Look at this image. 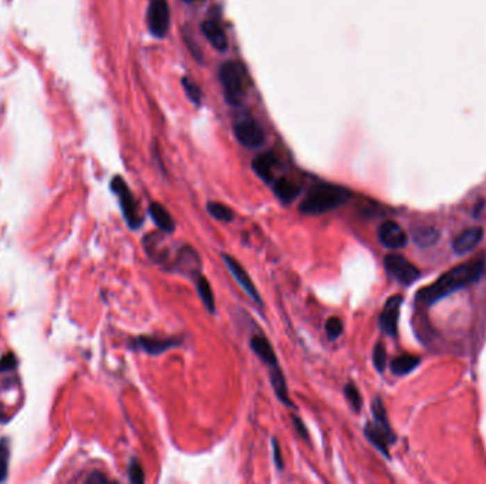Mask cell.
Instances as JSON below:
<instances>
[{"mask_svg": "<svg viewBox=\"0 0 486 484\" xmlns=\"http://www.w3.org/2000/svg\"><path fill=\"white\" fill-rule=\"evenodd\" d=\"M485 269V260L476 259L468 263L460 265L442 274L434 284L426 287L418 293V300L427 304H434L439 299L448 296L473 281H476Z\"/></svg>", "mask_w": 486, "mask_h": 484, "instance_id": "cell-1", "label": "cell"}, {"mask_svg": "<svg viewBox=\"0 0 486 484\" xmlns=\"http://www.w3.org/2000/svg\"><path fill=\"white\" fill-rule=\"evenodd\" d=\"M353 193L350 189L334 183H317L311 186L302 201L299 210L303 215L318 216L333 212L350 201Z\"/></svg>", "mask_w": 486, "mask_h": 484, "instance_id": "cell-2", "label": "cell"}, {"mask_svg": "<svg viewBox=\"0 0 486 484\" xmlns=\"http://www.w3.org/2000/svg\"><path fill=\"white\" fill-rule=\"evenodd\" d=\"M219 80L226 101L231 106H241L248 90V76L242 64L238 61L223 62L219 69Z\"/></svg>", "mask_w": 486, "mask_h": 484, "instance_id": "cell-3", "label": "cell"}, {"mask_svg": "<svg viewBox=\"0 0 486 484\" xmlns=\"http://www.w3.org/2000/svg\"><path fill=\"white\" fill-rule=\"evenodd\" d=\"M373 415L374 422H368L366 425L364 433L381 453H384L388 458V444L394 442V435L391 432L390 424H388L387 413L380 398L374 399L373 402Z\"/></svg>", "mask_w": 486, "mask_h": 484, "instance_id": "cell-4", "label": "cell"}, {"mask_svg": "<svg viewBox=\"0 0 486 484\" xmlns=\"http://www.w3.org/2000/svg\"><path fill=\"white\" fill-rule=\"evenodd\" d=\"M111 190L115 193L117 198H118L121 212H122V216L128 224V228L133 229V231H138L144 223V217L140 213L138 203L133 195V192L129 190L128 185L125 183V181L121 176H115L111 181Z\"/></svg>", "mask_w": 486, "mask_h": 484, "instance_id": "cell-5", "label": "cell"}, {"mask_svg": "<svg viewBox=\"0 0 486 484\" xmlns=\"http://www.w3.org/2000/svg\"><path fill=\"white\" fill-rule=\"evenodd\" d=\"M147 20H148V28L152 36L159 39L165 37L171 23L170 8H168L167 0H149Z\"/></svg>", "mask_w": 486, "mask_h": 484, "instance_id": "cell-6", "label": "cell"}, {"mask_svg": "<svg viewBox=\"0 0 486 484\" xmlns=\"http://www.w3.org/2000/svg\"><path fill=\"white\" fill-rule=\"evenodd\" d=\"M143 243L151 260L162 267L171 269V265L174 262L172 250L170 247L171 244L164 239V236L158 233H149L144 237Z\"/></svg>", "mask_w": 486, "mask_h": 484, "instance_id": "cell-7", "label": "cell"}, {"mask_svg": "<svg viewBox=\"0 0 486 484\" xmlns=\"http://www.w3.org/2000/svg\"><path fill=\"white\" fill-rule=\"evenodd\" d=\"M171 269L175 273H179L182 276L195 280V277L201 274L200 254L191 246L179 247L175 254V259L172 262Z\"/></svg>", "mask_w": 486, "mask_h": 484, "instance_id": "cell-8", "label": "cell"}, {"mask_svg": "<svg viewBox=\"0 0 486 484\" xmlns=\"http://www.w3.org/2000/svg\"><path fill=\"white\" fill-rule=\"evenodd\" d=\"M235 137L236 140L246 148L249 149H254L262 147L265 144L266 135L264 128L261 126L257 121L252 119V118H245L242 121H239L235 128Z\"/></svg>", "mask_w": 486, "mask_h": 484, "instance_id": "cell-9", "label": "cell"}, {"mask_svg": "<svg viewBox=\"0 0 486 484\" xmlns=\"http://www.w3.org/2000/svg\"><path fill=\"white\" fill-rule=\"evenodd\" d=\"M384 266L388 273H390L394 278H397L401 284H405V285L412 284L419 277L418 269L412 263H410L401 254L385 256Z\"/></svg>", "mask_w": 486, "mask_h": 484, "instance_id": "cell-10", "label": "cell"}, {"mask_svg": "<svg viewBox=\"0 0 486 484\" xmlns=\"http://www.w3.org/2000/svg\"><path fill=\"white\" fill-rule=\"evenodd\" d=\"M222 257H223V262H225L226 267H228L229 273L235 277V280H236L238 284L242 287L243 292H245L257 306H261V307H262V306H264L262 297H261V294H259L256 285L253 284L250 276H249L248 272L243 269V266L235 259V257H232V256H229V254L223 253Z\"/></svg>", "mask_w": 486, "mask_h": 484, "instance_id": "cell-11", "label": "cell"}, {"mask_svg": "<svg viewBox=\"0 0 486 484\" xmlns=\"http://www.w3.org/2000/svg\"><path fill=\"white\" fill-rule=\"evenodd\" d=\"M249 345H250L252 351L254 352L256 357L261 360L265 365L269 367V376L276 375V374H282L277 355L266 337H264L262 334H254L250 337Z\"/></svg>", "mask_w": 486, "mask_h": 484, "instance_id": "cell-12", "label": "cell"}, {"mask_svg": "<svg viewBox=\"0 0 486 484\" xmlns=\"http://www.w3.org/2000/svg\"><path fill=\"white\" fill-rule=\"evenodd\" d=\"M403 304V297L401 296H393L387 300L382 312L380 315V328L390 337L397 335V324H398V317H400V310Z\"/></svg>", "mask_w": 486, "mask_h": 484, "instance_id": "cell-13", "label": "cell"}, {"mask_svg": "<svg viewBox=\"0 0 486 484\" xmlns=\"http://www.w3.org/2000/svg\"><path fill=\"white\" fill-rule=\"evenodd\" d=\"M181 344L182 341L177 338H159V337L140 335L136 338L133 347L148 355H161L172 348L179 347Z\"/></svg>", "mask_w": 486, "mask_h": 484, "instance_id": "cell-14", "label": "cell"}, {"mask_svg": "<svg viewBox=\"0 0 486 484\" xmlns=\"http://www.w3.org/2000/svg\"><path fill=\"white\" fill-rule=\"evenodd\" d=\"M279 167L280 160L275 152H265L259 155L256 159H253L252 164V168L256 172V175L268 185H272L277 179L276 172Z\"/></svg>", "mask_w": 486, "mask_h": 484, "instance_id": "cell-15", "label": "cell"}, {"mask_svg": "<svg viewBox=\"0 0 486 484\" xmlns=\"http://www.w3.org/2000/svg\"><path fill=\"white\" fill-rule=\"evenodd\" d=\"M378 239L387 249H401L407 244V233L397 222H384L378 228Z\"/></svg>", "mask_w": 486, "mask_h": 484, "instance_id": "cell-16", "label": "cell"}, {"mask_svg": "<svg viewBox=\"0 0 486 484\" xmlns=\"http://www.w3.org/2000/svg\"><path fill=\"white\" fill-rule=\"evenodd\" d=\"M202 33L206 37V40L212 44V47L218 51H225L228 49V37H226L225 30L216 20L206 19L202 23Z\"/></svg>", "mask_w": 486, "mask_h": 484, "instance_id": "cell-17", "label": "cell"}, {"mask_svg": "<svg viewBox=\"0 0 486 484\" xmlns=\"http://www.w3.org/2000/svg\"><path fill=\"white\" fill-rule=\"evenodd\" d=\"M148 213L154 223L158 226V229L167 235H172L175 232V220L167 208L162 206L158 202H152L148 206Z\"/></svg>", "mask_w": 486, "mask_h": 484, "instance_id": "cell-18", "label": "cell"}, {"mask_svg": "<svg viewBox=\"0 0 486 484\" xmlns=\"http://www.w3.org/2000/svg\"><path fill=\"white\" fill-rule=\"evenodd\" d=\"M276 198L283 203H291L300 195V186L289 178H277L272 183Z\"/></svg>", "mask_w": 486, "mask_h": 484, "instance_id": "cell-19", "label": "cell"}, {"mask_svg": "<svg viewBox=\"0 0 486 484\" xmlns=\"http://www.w3.org/2000/svg\"><path fill=\"white\" fill-rule=\"evenodd\" d=\"M482 236H483V229L479 228V226L469 228V229L461 232L455 237V240H453V250L460 254L468 253L482 240Z\"/></svg>", "mask_w": 486, "mask_h": 484, "instance_id": "cell-20", "label": "cell"}, {"mask_svg": "<svg viewBox=\"0 0 486 484\" xmlns=\"http://www.w3.org/2000/svg\"><path fill=\"white\" fill-rule=\"evenodd\" d=\"M195 284H197V292H198V296L201 299V301L204 303L205 308L211 312V314H215L216 311V307H215V296H213V292H212V287L209 284V281L206 280L205 276L200 274L195 277Z\"/></svg>", "mask_w": 486, "mask_h": 484, "instance_id": "cell-21", "label": "cell"}, {"mask_svg": "<svg viewBox=\"0 0 486 484\" xmlns=\"http://www.w3.org/2000/svg\"><path fill=\"white\" fill-rule=\"evenodd\" d=\"M419 364V358L414 357V355H401V357H397L393 362H391V371L396 375H407L410 374L414 368H416Z\"/></svg>", "mask_w": 486, "mask_h": 484, "instance_id": "cell-22", "label": "cell"}, {"mask_svg": "<svg viewBox=\"0 0 486 484\" xmlns=\"http://www.w3.org/2000/svg\"><path fill=\"white\" fill-rule=\"evenodd\" d=\"M206 212L216 220L219 222H226V223H229L235 219V213L231 208H228L226 205L220 203V202H213V201H209L206 203Z\"/></svg>", "mask_w": 486, "mask_h": 484, "instance_id": "cell-23", "label": "cell"}, {"mask_svg": "<svg viewBox=\"0 0 486 484\" xmlns=\"http://www.w3.org/2000/svg\"><path fill=\"white\" fill-rule=\"evenodd\" d=\"M344 395L348 401V403L351 405V408L354 409V412H360L362 410V405H363V398L357 390V386L354 383H347L344 386Z\"/></svg>", "mask_w": 486, "mask_h": 484, "instance_id": "cell-24", "label": "cell"}, {"mask_svg": "<svg viewBox=\"0 0 486 484\" xmlns=\"http://www.w3.org/2000/svg\"><path fill=\"white\" fill-rule=\"evenodd\" d=\"M9 442L6 439H0V481L6 480L9 470Z\"/></svg>", "mask_w": 486, "mask_h": 484, "instance_id": "cell-25", "label": "cell"}, {"mask_svg": "<svg viewBox=\"0 0 486 484\" xmlns=\"http://www.w3.org/2000/svg\"><path fill=\"white\" fill-rule=\"evenodd\" d=\"M182 85L185 88V92L188 95V99L193 103V104H197L200 106L201 101H202V92H201V88L198 87V84L193 83L191 78L188 77H184L182 78Z\"/></svg>", "mask_w": 486, "mask_h": 484, "instance_id": "cell-26", "label": "cell"}, {"mask_svg": "<svg viewBox=\"0 0 486 484\" xmlns=\"http://www.w3.org/2000/svg\"><path fill=\"white\" fill-rule=\"evenodd\" d=\"M324 328H326V334H327L329 340H337L344 331L343 321L339 317L329 318L326 321V326H324Z\"/></svg>", "mask_w": 486, "mask_h": 484, "instance_id": "cell-27", "label": "cell"}, {"mask_svg": "<svg viewBox=\"0 0 486 484\" xmlns=\"http://www.w3.org/2000/svg\"><path fill=\"white\" fill-rule=\"evenodd\" d=\"M128 477L131 480V483H137V484H143L145 481L144 469L137 459L131 460V465H129V469H128Z\"/></svg>", "mask_w": 486, "mask_h": 484, "instance_id": "cell-28", "label": "cell"}, {"mask_svg": "<svg viewBox=\"0 0 486 484\" xmlns=\"http://www.w3.org/2000/svg\"><path fill=\"white\" fill-rule=\"evenodd\" d=\"M373 362H374V367L377 368L378 372H382L384 368H385V362H387V352H385V348L381 342H378L374 348V352H373Z\"/></svg>", "mask_w": 486, "mask_h": 484, "instance_id": "cell-29", "label": "cell"}, {"mask_svg": "<svg viewBox=\"0 0 486 484\" xmlns=\"http://www.w3.org/2000/svg\"><path fill=\"white\" fill-rule=\"evenodd\" d=\"M17 362H16V357L13 353H8L5 355V357L0 360V372H5V371H10L13 368H16Z\"/></svg>", "mask_w": 486, "mask_h": 484, "instance_id": "cell-30", "label": "cell"}, {"mask_svg": "<svg viewBox=\"0 0 486 484\" xmlns=\"http://www.w3.org/2000/svg\"><path fill=\"white\" fill-rule=\"evenodd\" d=\"M272 447H273V459H275V465L279 470L283 469V458H282V449L280 444L277 442L276 437L272 439Z\"/></svg>", "mask_w": 486, "mask_h": 484, "instance_id": "cell-31", "label": "cell"}, {"mask_svg": "<svg viewBox=\"0 0 486 484\" xmlns=\"http://www.w3.org/2000/svg\"><path fill=\"white\" fill-rule=\"evenodd\" d=\"M293 424H295V428L298 431V433L305 439V440H309V431L306 429V425L303 424L302 419L299 416H293Z\"/></svg>", "mask_w": 486, "mask_h": 484, "instance_id": "cell-32", "label": "cell"}, {"mask_svg": "<svg viewBox=\"0 0 486 484\" xmlns=\"http://www.w3.org/2000/svg\"><path fill=\"white\" fill-rule=\"evenodd\" d=\"M107 481H108V478L102 473H92L87 478V483H107Z\"/></svg>", "mask_w": 486, "mask_h": 484, "instance_id": "cell-33", "label": "cell"}, {"mask_svg": "<svg viewBox=\"0 0 486 484\" xmlns=\"http://www.w3.org/2000/svg\"><path fill=\"white\" fill-rule=\"evenodd\" d=\"M184 2L185 3H193V2H195V0H184Z\"/></svg>", "mask_w": 486, "mask_h": 484, "instance_id": "cell-34", "label": "cell"}]
</instances>
